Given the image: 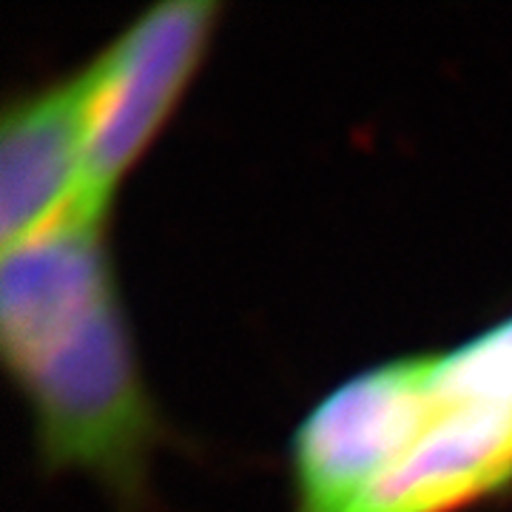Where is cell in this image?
I'll use <instances>...</instances> for the list:
<instances>
[{
  "mask_svg": "<svg viewBox=\"0 0 512 512\" xmlns=\"http://www.w3.org/2000/svg\"><path fill=\"white\" fill-rule=\"evenodd\" d=\"M89 63L6 97L0 117V245L12 248L77 208Z\"/></svg>",
  "mask_w": 512,
  "mask_h": 512,
  "instance_id": "cell-4",
  "label": "cell"
},
{
  "mask_svg": "<svg viewBox=\"0 0 512 512\" xmlns=\"http://www.w3.org/2000/svg\"><path fill=\"white\" fill-rule=\"evenodd\" d=\"M109 222L74 208L3 248L0 348L40 473H83L117 512H146L168 427L131 336Z\"/></svg>",
  "mask_w": 512,
  "mask_h": 512,
  "instance_id": "cell-1",
  "label": "cell"
},
{
  "mask_svg": "<svg viewBox=\"0 0 512 512\" xmlns=\"http://www.w3.org/2000/svg\"><path fill=\"white\" fill-rule=\"evenodd\" d=\"M220 15V0L154 3L89 60L80 211L111 217L123 180L163 134L200 72Z\"/></svg>",
  "mask_w": 512,
  "mask_h": 512,
  "instance_id": "cell-2",
  "label": "cell"
},
{
  "mask_svg": "<svg viewBox=\"0 0 512 512\" xmlns=\"http://www.w3.org/2000/svg\"><path fill=\"white\" fill-rule=\"evenodd\" d=\"M430 413V350L384 359L330 387L293 427V512H353L407 453Z\"/></svg>",
  "mask_w": 512,
  "mask_h": 512,
  "instance_id": "cell-3",
  "label": "cell"
}]
</instances>
